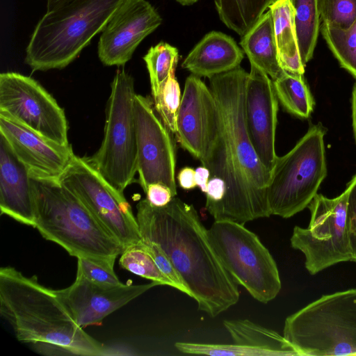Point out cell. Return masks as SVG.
Listing matches in <instances>:
<instances>
[{"label":"cell","mask_w":356,"mask_h":356,"mask_svg":"<svg viewBox=\"0 0 356 356\" xmlns=\"http://www.w3.org/2000/svg\"><path fill=\"white\" fill-rule=\"evenodd\" d=\"M248 73L242 67L209 79L218 112V135L207 165L211 177L222 179L227 191L209 213L214 220L245 222L270 217L267 188L271 172L260 161L245 120Z\"/></svg>","instance_id":"obj_1"},{"label":"cell","mask_w":356,"mask_h":356,"mask_svg":"<svg viewBox=\"0 0 356 356\" xmlns=\"http://www.w3.org/2000/svg\"><path fill=\"white\" fill-rule=\"evenodd\" d=\"M136 209L142 240L162 248L200 311L216 317L238 302V284L224 267L193 205L175 197L166 206L156 207L145 198Z\"/></svg>","instance_id":"obj_2"},{"label":"cell","mask_w":356,"mask_h":356,"mask_svg":"<svg viewBox=\"0 0 356 356\" xmlns=\"http://www.w3.org/2000/svg\"><path fill=\"white\" fill-rule=\"evenodd\" d=\"M0 313L19 341L44 353L107 355L104 345L75 322L54 290L13 267L0 269Z\"/></svg>","instance_id":"obj_3"},{"label":"cell","mask_w":356,"mask_h":356,"mask_svg":"<svg viewBox=\"0 0 356 356\" xmlns=\"http://www.w3.org/2000/svg\"><path fill=\"white\" fill-rule=\"evenodd\" d=\"M35 206L34 227L71 256L115 261L125 247L60 181L31 176Z\"/></svg>","instance_id":"obj_4"},{"label":"cell","mask_w":356,"mask_h":356,"mask_svg":"<svg viewBox=\"0 0 356 356\" xmlns=\"http://www.w3.org/2000/svg\"><path fill=\"white\" fill-rule=\"evenodd\" d=\"M127 0H63L38 21L24 61L33 71L73 62Z\"/></svg>","instance_id":"obj_5"},{"label":"cell","mask_w":356,"mask_h":356,"mask_svg":"<svg viewBox=\"0 0 356 356\" xmlns=\"http://www.w3.org/2000/svg\"><path fill=\"white\" fill-rule=\"evenodd\" d=\"M283 336L299 355H355L356 289L322 296L289 316Z\"/></svg>","instance_id":"obj_6"},{"label":"cell","mask_w":356,"mask_h":356,"mask_svg":"<svg viewBox=\"0 0 356 356\" xmlns=\"http://www.w3.org/2000/svg\"><path fill=\"white\" fill-rule=\"evenodd\" d=\"M325 133L321 124L314 125L291 150L277 157L267 188L270 215L291 218L317 194L327 175Z\"/></svg>","instance_id":"obj_7"},{"label":"cell","mask_w":356,"mask_h":356,"mask_svg":"<svg viewBox=\"0 0 356 356\" xmlns=\"http://www.w3.org/2000/svg\"><path fill=\"white\" fill-rule=\"evenodd\" d=\"M133 77L124 70L115 74L107 102L104 134L88 163L120 191L134 181L138 172L137 134Z\"/></svg>","instance_id":"obj_8"},{"label":"cell","mask_w":356,"mask_h":356,"mask_svg":"<svg viewBox=\"0 0 356 356\" xmlns=\"http://www.w3.org/2000/svg\"><path fill=\"white\" fill-rule=\"evenodd\" d=\"M208 231L221 262L238 284L262 303L278 295L282 284L277 264L254 233L229 220H214Z\"/></svg>","instance_id":"obj_9"},{"label":"cell","mask_w":356,"mask_h":356,"mask_svg":"<svg viewBox=\"0 0 356 356\" xmlns=\"http://www.w3.org/2000/svg\"><path fill=\"white\" fill-rule=\"evenodd\" d=\"M350 186L338 197L316 194L308 206L311 218L308 227L295 226L291 247L302 252L305 266L316 275L336 264L351 261L347 230V207Z\"/></svg>","instance_id":"obj_10"},{"label":"cell","mask_w":356,"mask_h":356,"mask_svg":"<svg viewBox=\"0 0 356 356\" xmlns=\"http://www.w3.org/2000/svg\"><path fill=\"white\" fill-rule=\"evenodd\" d=\"M60 181L125 248L142 241L136 217L123 193L110 184L86 158L75 155Z\"/></svg>","instance_id":"obj_11"},{"label":"cell","mask_w":356,"mask_h":356,"mask_svg":"<svg viewBox=\"0 0 356 356\" xmlns=\"http://www.w3.org/2000/svg\"><path fill=\"white\" fill-rule=\"evenodd\" d=\"M0 113L56 143L70 145L63 109L30 76L13 72L0 74Z\"/></svg>","instance_id":"obj_12"},{"label":"cell","mask_w":356,"mask_h":356,"mask_svg":"<svg viewBox=\"0 0 356 356\" xmlns=\"http://www.w3.org/2000/svg\"><path fill=\"white\" fill-rule=\"evenodd\" d=\"M134 116L137 134L139 183L145 192L147 186L160 183L177 195L175 182L176 154L171 133L149 98L136 94Z\"/></svg>","instance_id":"obj_13"},{"label":"cell","mask_w":356,"mask_h":356,"mask_svg":"<svg viewBox=\"0 0 356 356\" xmlns=\"http://www.w3.org/2000/svg\"><path fill=\"white\" fill-rule=\"evenodd\" d=\"M177 127L181 147L206 167L218 138V112L210 88L199 76L186 79Z\"/></svg>","instance_id":"obj_14"},{"label":"cell","mask_w":356,"mask_h":356,"mask_svg":"<svg viewBox=\"0 0 356 356\" xmlns=\"http://www.w3.org/2000/svg\"><path fill=\"white\" fill-rule=\"evenodd\" d=\"M161 23V17L149 2L127 0L101 33L97 47L100 61L106 66L124 65Z\"/></svg>","instance_id":"obj_15"},{"label":"cell","mask_w":356,"mask_h":356,"mask_svg":"<svg viewBox=\"0 0 356 356\" xmlns=\"http://www.w3.org/2000/svg\"><path fill=\"white\" fill-rule=\"evenodd\" d=\"M158 285L152 281L144 284L103 286L76 273L72 284L54 291L75 322L84 329L100 325L107 316Z\"/></svg>","instance_id":"obj_16"},{"label":"cell","mask_w":356,"mask_h":356,"mask_svg":"<svg viewBox=\"0 0 356 356\" xmlns=\"http://www.w3.org/2000/svg\"><path fill=\"white\" fill-rule=\"evenodd\" d=\"M278 111L273 80L250 63L245 93V120L249 138L261 163L270 172L277 156L275 142Z\"/></svg>","instance_id":"obj_17"},{"label":"cell","mask_w":356,"mask_h":356,"mask_svg":"<svg viewBox=\"0 0 356 356\" xmlns=\"http://www.w3.org/2000/svg\"><path fill=\"white\" fill-rule=\"evenodd\" d=\"M0 134L31 177L60 181L75 156L70 145L56 143L1 113Z\"/></svg>","instance_id":"obj_18"},{"label":"cell","mask_w":356,"mask_h":356,"mask_svg":"<svg viewBox=\"0 0 356 356\" xmlns=\"http://www.w3.org/2000/svg\"><path fill=\"white\" fill-rule=\"evenodd\" d=\"M0 209L16 221L34 227L35 206L31 175L0 134Z\"/></svg>","instance_id":"obj_19"},{"label":"cell","mask_w":356,"mask_h":356,"mask_svg":"<svg viewBox=\"0 0 356 356\" xmlns=\"http://www.w3.org/2000/svg\"><path fill=\"white\" fill-rule=\"evenodd\" d=\"M243 57V50L232 37L213 31L193 48L181 67L195 76L210 79L238 67Z\"/></svg>","instance_id":"obj_20"},{"label":"cell","mask_w":356,"mask_h":356,"mask_svg":"<svg viewBox=\"0 0 356 356\" xmlns=\"http://www.w3.org/2000/svg\"><path fill=\"white\" fill-rule=\"evenodd\" d=\"M250 63L255 65L272 80L284 74L278 60L273 21L270 10L264 13L240 41Z\"/></svg>","instance_id":"obj_21"},{"label":"cell","mask_w":356,"mask_h":356,"mask_svg":"<svg viewBox=\"0 0 356 356\" xmlns=\"http://www.w3.org/2000/svg\"><path fill=\"white\" fill-rule=\"evenodd\" d=\"M278 60L282 68L289 73L303 75L302 64L298 43L294 16L290 0H277L269 6Z\"/></svg>","instance_id":"obj_22"},{"label":"cell","mask_w":356,"mask_h":356,"mask_svg":"<svg viewBox=\"0 0 356 356\" xmlns=\"http://www.w3.org/2000/svg\"><path fill=\"white\" fill-rule=\"evenodd\" d=\"M234 343L272 352L274 356L299 355L284 336L248 319L225 320Z\"/></svg>","instance_id":"obj_23"},{"label":"cell","mask_w":356,"mask_h":356,"mask_svg":"<svg viewBox=\"0 0 356 356\" xmlns=\"http://www.w3.org/2000/svg\"><path fill=\"white\" fill-rule=\"evenodd\" d=\"M277 0H215L220 20L238 35H244L264 11Z\"/></svg>","instance_id":"obj_24"},{"label":"cell","mask_w":356,"mask_h":356,"mask_svg":"<svg viewBox=\"0 0 356 356\" xmlns=\"http://www.w3.org/2000/svg\"><path fill=\"white\" fill-rule=\"evenodd\" d=\"M273 83L278 102L288 113L302 118L309 117L314 101L302 75L285 72Z\"/></svg>","instance_id":"obj_25"},{"label":"cell","mask_w":356,"mask_h":356,"mask_svg":"<svg viewBox=\"0 0 356 356\" xmlns=\"http://www.w3.org/2000/svg\"><path fill=\"white\" fill-rule=\"evenodd\" d=\"M295 16V25L302 64L312 58L320 24L317 0H290Z\"/></svg>","instance_id":"obj_26"},{"label":"cell","mask_w":356,"mask_h":356,"mask_svg":"<svg viewBox=\"0 0 356 356\" xmlns=\"http://www.w3.org/2000/svg\"><path fill=\"white\" fill-rule=\"evenodd\" d=\"M149 76L153 99L161 93L172 70L176 69L178 49L166 42H159L149 48L143 56Z\"/></svg>","instance_id":"obj_27"},{"label":"cell","mask_w":356,"mask_h":356,"mask_svg":"<svg viewBox=\"0 0 356 356\" xmlns=\"http://www.w3.org/2000/svg\"><path fill=\"white\" fill-rule=\"evenodd\" d=\"M119 264L127 271L156 282L159 285L175 288L173 282L158 268L143 241L126 247L120 254Z\"/></svg>","instance_id":"obj_28"},{"label":"cell","mask_w":356,"mask_h":356,"mask_svg":"<svg viewBox=\"0 0 356 356\" xmlns=\"http://www.w3.org/2000/svg\"><path fill=\"white\" fill-rule=\"evenodd\" d=\"M321 31L341 66L356 79V21L347 29L323 23Z\"/></svg>","instance_id":"obj_29"},{"label":"cell","mask_w":356,"mask_h":356,"mask_svg":"<svg viewBox=\"0 0 356 356\" xmlns=\"http://www.w3.org/2000/svg\"><path fill=\"white\" fill-rule=\"evenodd\" d=\"M172 70L160 95L154 99V106L158 115L172 134L177 133V122L181 104V90Z\"/></svg>","instance_id":"obj_30"},{"label":"cell","mask_w":356,"mask_h":356,"mask_svg":"<svg viewBox=\"0 0 356 356\" xmlns=\"http://www.w3.org/2000/svg\"><path fill=\"white\" fill-rule=\"evenodd\" d=\"M175 348L186 354L213 356H274L269 350L239 344H216L192 342H177Z\"/></svg>","instance_id":"obj_31"},{"label":"cell","mask_w":356,"mask_h":356,"mask_svg":"<svg viewBox=\"0 0 356 356\" xmlns=\"http://www.w3.org/2000/svg\"><path fill=\"white\" fill-rule=\"evenodd\" d=\"M317 4L324 24L347 29L356 21V0H317Z\"/></svg>","instance_id":"obj_32"},{"label":"cell","mask_w":356,"mask_h":356,"mask_svg":"<svg viewBox=\"0 0 356 356\" xmlns=\"http://www.w3.org/2000/svg\"><path fill=\"white\" fill-rule=\"evenodd\" d=\"M76 273L88 280L103 286H116L122 284L115 273V261L95 257L77 258Z\"/></svg>","instance_id":"obj_33"},{"label":"cell","mask_w":356,"mask_h":356,"mask_svg":"<svg viewBox=\"0 0 356 356\" xmlns=\"http://www.w3.org/2000/svg\"><path fill=\"white\" fill-rule=\"evenodd\" d=\"M142 241L145 243L147 251L154 259L158 268L173 282L175 288L190 296L189 291L184 284L173 264L162 248L153 241Z\"/></svg>","instance_id":"obj_34"},{"label":"cell","mask_w":356,"mask_h":356,"mask_svg":"<svg viewBox=\"0 0 356 356\" xmlns=\"http://www.w3.org/2000/svg\"><path fill=\"white\" fill-rule=\"evenodd\" d=\"M348 184L350 186V192L347 207V230L351 261L356 262V175Z\"/></svg>","instance_id":"obj_35"},{"label":"cell","mask_w":356,"mask_h":356,"mask_svg":"<svg viewBox=\"0 0 356 356\" xmlns=\"http://www.w3.org/2000/svg\"><path fill=\"white\" fill-rule=\"evenodd\" d=\"M227 191V186L225 181L218 177L209 178L206 192L205 208L209 212L224 198Z\"/></svg>","instance_id":"obj_36"},{"label":"cell","mask_w":356,"mask_h":356,"mask_svg":"<svg viewBox=\"0 0 356 356\" xmlns=\"http://www.w3.org/2000/svg\"><path fill=\"white\" fill-rule=\"evenodd\" d=\"M145 193L147 200L156 207L166 206L175 197L170 189L160 183L149 184Z\"/></svg>","instance_id":"obj_37"},{"label":"cell","mask_w":356,"mask_h":356,"mask_svg":"<svg viewBox=\"0 0 356 356\" xmlns=\"http://www.w3.org/2000/svg\"><path fill=\"white\" fill-rule=\"evenodd\" d=\"M177 180L180 187L185 190H191L197 186L195 181V170L190 167H184L179 170Z\"/></svg>","instance_id":"obj_38"},{"label":"cell","mask_w":356,"mask_h":356,"mask_svg":"<svg viewBox=\"0 0 356 356\" xmlns=\"http://www.w3.org/2000/svg\"><path fill=\"white\" fill-rule=\"evenodd\" d=\"M211 174L209 170L205 166H200L195 170V181L196 185L200 188L202 192L206 193L207 184Z\"/></svg>","instance_id":"obj_39"},{"label":"cell","mask_w":356,"mask_h":356,"mask_svg":"<svg viewBox=\"0 0 356 356\" xmlns=\"http://www.w3.org/2000/svg\"><path fill=\"white\" fill-rule=\"evenodd\" d=\"M353 127L356 141V82L354 85L352 95Z\"/></svg>","instance_id":"obj_40"},{"label":"cell","mask_w":356,"mask_h":356,"mask_svg":"<svg viewBox=\"0 0 356 356\" xmlns=\"http://www.w3.org/2000/svg\"><path fill=\"white\" fill-rule=\"evenodd\" d=\"M63 0H47V10L52 9Z\"/></svg>","instance_id":"obj_41"},{"label":"cell","mask_w":356,"mask_h":356,"mask_svg":"<svg viewBox=\"0 0 356 356\" xmlns=\"http://www.w3.org/2000/svg\"><path fill=\"white\" fill-rule=\"evenodd\" d=\"M182 6H189L195 3L199 0H175Z\"/></svg>","instance_id":"obj_42"}]
</instances>
